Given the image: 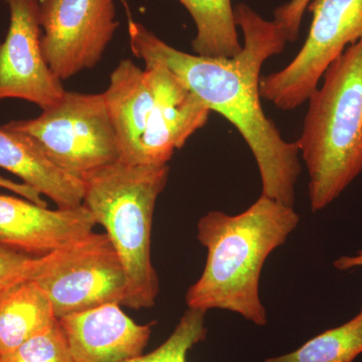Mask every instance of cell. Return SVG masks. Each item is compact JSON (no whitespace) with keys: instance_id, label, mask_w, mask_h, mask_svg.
<instances>
[{"instance_id":"cell-1","label":"cell","mask_w":362,"mask_h":362,"mask_svg":"<svg viewBox=\"0 0 362 362\" xmlns=\"http://www.w3.org/2000/svg\"><path fill=\"white\" fill-rule=\"evenodd\" d=\"M233 13L244 45L233 58H209L180 51L132 20L128 23L131 51L145 65L168 68L209 111L233 124L256 159L262 195L293 206L295 187L302 173L299 148L296 142L286 141L266 116L259 94L262 66L284 51L287 37L275 21L265 20L247 4L233 7Z\"/></svg>"},{"instance_id":"cell-2","label":"cell","mask_w":362,"mask_h":362,"mask_svg":"<svg viewBox=\"0 0 362 362\" xmlns=\"http://www.w3.org/2000/svg\"><path fill=\"white\" fill-rule=\"evenodd\" d=\"M294 207L261 195L242 214L213 211L197 223V240L207 251L201 278L185 295L188 308L221 309L266 326L259 277L271 252L282 246L299 225Z\"/></svg>"},{"instance_id":"cell-3","label":"cell","mask_w":362,"mask_h":362,"mask_svg":"<svg viewBox=\"0 0 362 362\" xmlns=\"http://www.w3.org/2000/svg\"><path fill=\"white\" fill-rule=\"evenodd\" d=\"M308 99L298 140L313 213L322 211L362 171V40L350 45Z\"/></svg>"},{"instance_id":"cell-4","label":"cell","mask_w":362,"mask_h":362,"mask_svg":"<svg viewBox=\"0 0 362 362\" xmlns=\"http://www.w3.org/2000/svg\"><path fill=\"white\" fill-rule=\"evenodd\" d=\"M168 164L121 160L86 176L83 206L102 225L122 259L128 287L122 306L156 305L159 282L151 262V230L157 199L168 185Z\"/></svg>"},{"instance_id":"cell-5","label":"cell","mask_w":362,"mask_h":362,"mask_svg":"<svg viewBox=\"0 0 362 362\" xmlns=\"http://www.w3.org/2000/svg\"><path fill=\"white\" fill-rule=\"evenodd\" d=\"M32 138L47 158L84 180L97 169L120 160L118 140L102 94L66 92L37 118L4 125Z\"/></svg>"},{"instance_id":"cell-6","label":"cell","mask_w":362,"mask_h":362,"mask_svg":"<svg viewBox=\"0 0 362 362\" xmlns=\"http://www.w3.org/2000/svg\"><path fill=\"white\" fill-rule=\"evenodd\" d=\"M28 281L47 293L58 319L106 304L122 306L128 287L122 259L106 233H87L35 257Z\"/></svg>"},{"instance_id":"cell-7","label":"cell","mask_w":362,"mask_h":362,"mask_svg":"<svg viewBox=\"0 0 362 362\" xmlns=\"http://www.w3.org/2000/svg\"><path fill=\"white\" fill-rule=\"evenodd\" d=\"M310 28L300 51L282 70L259 81L263 99L283 111L308 101L328 66L362 40V0H312Z\"/></svg>"},{"instance_id":"cell-8","label":"cell","mask_w":362,"mask_h":362,"mask_svg":"<svg viewBox=\"0 0 362 362\" xmlns=\"http://www.w3.org/2000/svg\"><path fill=\"white\" fill-rule=\"evenodd\" d=\"M39 20L42 54L61 81L94 69L119 26L115 0H39Z\"/></svg>"},{"instance_id":"cell-9","label":"cell","mask_w":362,"mask_h":362,"mask_svg":"<svg viewBox=\"0 0 362 362\" xmlns=\"http://www.w3.org/2000/svg\"><path fill=\"white\" fill-rule=\"evenodd\" d=\"M9 9L6 39L0 42V101L21 99L42 110L66 90L42 54L39 0H4Z\"/></svg>"},{"instance_id":"cell-10","label":"cell","mask_w":362,"mask_h":362,"mask_svg":"<svg viewBox=\"0 0 362 362\" xmlns=\"http://www.w3.org/2000/svg\"><path fill=\"white\" fill-rule=\"evenodd\" d=\"M112 303L59 318L75 362H124L141 356L154 322L137 324Z\"/></svg>"},{"instance_id":"cell-11","label":"cell","mask_w":362,"mask_h":362,"mask_svg":"<svg viewBox=\"0 0 362 362\" xmlns=\"http://www.w3.org/2000/svg\"><path fill=\"white\" fill-rule=\"evenodd\" d=\"M97 225L84 206L49 209L28 199L0 194V243L44 256L93 232Z\"/></svg>"},{"instance_id":"cell-12","label":"cell","mask_w":362,"mask_h":362,"mask_svg":"<svg viewBox=\"0 0 362 362\" xmlns=\"http://www.w3.org/2000/svg\"><path fill=\"white\" fill-rule=\"evenodd\" d=\"M145 68L151 71L157 106L138 164H168L175 150L206 125L211 112L165 66L149 64Z\"/></svg>"},{"instance_id":"cell-13","label":"cell","mask_w":362,"mask_h":362,"mask_svg":"<svg viewBox=\"0 0 362 362\" xmlns=\"http://www.w3.org/2000/svg\"><path fill=\"white\" fill-rule=\"evenodd\" d=\"M0 168L49 197L59 209L83 206L85 181L52 163L32 138L4 126L0 127Z\"/></svg>"},{"instance_id":"cell-14","label":"cell","mask_w":362,"mask_h":362,"mask_svg":"<svg viewBox=\"0 0 362 362\" xmlns=\"http://www.w3.org/2000/svg\"><path fill=\"white\" fill-rule=\"evenodd\" d=\"M57 323L51 300L37 283L25 281L0 292V354Z\"/></svg>"},{"instance_id":"cell-15","label":"cell","mask_w":362,"mask_h":362,"mask_svg":"<svg viewBox=\"0 0 362 362\" xmlns=\"http://www.w3.org/2000/svg\"><path fill=\"white\" fill-rule=\"evenodd\" d=\"M197 28L192 45L195 54L209 58H233L240 42L232 0H178Z\"/></svg>"},{"instance_id":"cell-16","label":"cell","mask_w":362,"mask_h":362,"mask_svg":"<svg viewBox=\"0 0 362 362\" xmlns=\"http://www.w3.org/2000/svg\"><path fill=\"white\" fill-rule=\"evenodd\" d=\"M362 354V307L349 321L324 331L299 349L263 362H354Z\"/></svg>"},{"instance_id":"cell-17","label":"cell","mask_w":362,"mask_h":362,"mask_svg":"<svg viewBox=\"0 0 362 362\" xmlns=\"http://www.w3.org/2000/svg\"><path fill=\"white\" fill-rule=\"evenodd\" d=\"M206 313L188 308L168 339L156 350L124 362H187L190 349L206 339Z\"/></svg>"},{"instance_id":"cell-18","label":"cell","mask_w":362,"mask_h":362,"mask_svg":"<svg viewBox=\"0 0 362 362\" xmlns=\"http://www.w3.org/2000/svg\"><path fill=\"white\" fill-rule=\"evenodd\" d=\"M0 362H75L61 325L40 333L11 351L0 354Z\"/></svg>"},{"instance_id":"cell-19","label":"cell","mask_w":362,"mask_h":362,"mask_svg":"<svg viewBox=\"0 0 362 362\" xmlns=\"http://www.w3.org/2000/svg\"><path fill=\"white\" fill-rule=\"evenodd\" d=\"M35 258L0 243V292L28 281Z\"/></svg>"},{"instance_id":"cell-20","label":"cell","mask_w":362,"mask_h":362,"mask_svg":"<svg viewBox=\"0 0 362 362\" xmlns=\"http://www.w3.org/2000/svg\"><path fill=\"white\" fill-rule=\"evenodd\" d=\"M312 0H290L274 11V21L278 23L287 37L288 42H296L306 9Z\"/></svg>"},{"instance_id":"cell-21","label":"cell","mask_w":362,"mask_h":362,"mask_svg":"<svg viewBox=\"0 0 362 362\" xmlns=\"http://www.w3.org/2000/svg\"><path fill=\"white\" fill-rule=\"evenodd\" d=\"M333 266L339 271H349L354 268H362V249L359 250L354 256H343L335 259Z\"/></svg>"}]
</instances>
